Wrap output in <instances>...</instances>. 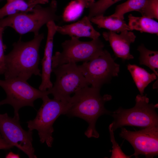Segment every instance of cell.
<instances>
[{
  "label": "cell",
  "mask_w": 158,
  "mask_h": 158,
  "mask_svg": "<svg viewBox=\"0 0 158 158\" xmlns=\"http://www.w3.org/2000/svg\"><path fill=\"white\" fill-rule=\"evenodd\" d=\"M119 136L128 141L134 150L132 155L138 158L140 155L153 158L158 154V126L145 128L132 131L122 128Z\"/></svg>",
  "instance_id": "cell-11"
},
{
  "label": "cell",
  "mask_w": 158,
  "mask_h": 158,
  "mask_svg": "<svg viewBox=\"0 0 158 158\" xmlns=\"http://www.w3.org/2000/svg\"><path fill=\"white\" fill-rule=\"evenodd\" d=\"M13 147L5 140L0 133V150H8Z\"/></svg>",
  "instance_id": "cell-26"
},
{
  "label": "cell",
  "mask_w": 158,
  "mask_h": 158,
  "mask_svg": "<svg viewBox=\"0 0 158 158\" xmlns=\"http://www.w3.org/2000/svg\"><path fill=\"white\" fill-rule=\"evenodd\" d=\"M92 22L99 28H104L116 33H119L125 30L130 31L128 26L124 20L113 16L104 15L96 16L90 19Z\"/></svg>",
  "instance_id": "cell-16"
},
{
  "label": "cell",
  "mask_w": 158,
  "mask_h": 158,
  "mask_svg": "<svg viewBox=\"0 0 158 158\" xmlns=\"http://www.w3.org/2000/svg\"><path fill=\"white\" fill-rule=\"evenodd\" d=\"M102 34L105 40L109 42L116 57L124 60L134 58L130 53V45L134 42L136 37L133 32L126 30L118 34L109 31L104 32Z\"/></svg>",
  "instance_id": "cell-13"
},
{
  "label": "cell",
  "mask_w": 158,
  "mask_h": 158,
  "mask_svg": "<svg viewBox=\"0 0 158 158\" xmlns=\"http://www.w3.org/2000/svg\"><path fill=\"white\" fill-rule=\"evenodd\" d=\"M44 38L43 34H39L30 41L24 42L20 38L13 44L12 50L5 55V79L27 81L33 75L41 76L39 50Z\"/></svg>",
  "instance_id": "cell-1"
},
{
  "label": "cell",
  "mask_w": 158,
  "mask_h": 158,
  "mask_svg": "<svg viewBox=\"0 0 158 158\" xmlns=\"http://www.w3.org/2000/svg\"><path fill=\"white\" fill-rule=\"evenodd\" d=\"M0 105H1V104H0Z\"/></svg>",
  "instance_id": "cell-30"
},
{
  "label": "cell",
  "mask_w": 158,
  "mask_h": 158,
  "mask_svg": "<svg viewBox=\"0 0 158 158\" xmlns=\"http://www.w3.org/2000/svg\"><path fill=\"white\" fill-rule=\"evenodd\" d=\"M127 69L130 73L140 95H143L145 87L157 77L154 73H150L145 69L135 64H129Z\"/></svg>",
  "instance_id": "cell-17"
},
{
  "label": "cell",
  "mask_w": 158,
  "mask_h": 158,
  "mask_svg": "<svg viewBox=\"0 0 158 158\" xmlns=\"http://www.w3.org/2000/svg\"><path fill=\"white\" fill-rule=\"evenodd\" d=\"M146 0H128L116 7L114 13L112 15L124 19V15L132 11H138L143 6Z\"/></svg>",
  "instance_id": "cell-21"
},
{
  "label": "cell",
  "mask_w": 158,
  "mask_h": 158,
  "mask_svg": "<svg viewBox=\"0 0 158 158\" xmlns=\"http://www.w3.org/2000/svg\"><path fill=\"white\" fill-rule=\"evenodd\" d=\"M142 16L158 19V0H146L143 6L138 11Z\"/></svg>",
  "instance_id": "cell-23"
},
{
  "label": "cell",
  "mask_w": 158,
  "mask_h": 158,
  "mask_svg": "<svg viewBox=\"0 0 158 158\" xmlns=\"http://www.w3.org/2000/svg\"><path fill=\"white\" fill-rule=\"evenodd\" d=\"M4 29V28L0 27V74H4L5 71L4 51L6 47L3 43L2 39Z\"/></svg>",
  "instance_id": "cell-25"
},
{
  "label": "cell",
  "mask_w": 158,
  "mask_h": 158,
  "mask_svg": "<svg viewBox=\"0 0 158 158\" xmlns=\"http://www.w3.org/2000/svg\"><path fill=\"white\" fill-rule=\"evenodd\" d=\"M56 1H51L49 5L44 7L36 5L31 12L16 14L0 19V27H9L21 35L33 32L39 34L40 28L50 21H59L61 16L56 13Z\"/></svg>",
  "instance_id": "cell-3"
},
{
  "label": "cell",
  "mask_w": 158,
  "mask_h": 158,
  "mask_svg": "<svg viewBox=\"0 0 158 158\" xmlns=\"http://www.w3.org/2000/svg\"><path fill=\"white\" fill-rule=\"evenodd\" d=\"M49 0H11L0 8V19L6 16L31 12L38 4H44Z\"/></svg>",
  "instance_id": "cell-15"
},
{
  "label": "cell",
  "mask_w": 158,
  "mask_h": 158,
  "mask_svg": "<svg viewBox=\"0 0 158 158\" xmlns=\"http://www.w3.org/2000/svg\"><path fill=\"white\" fill-rule=\"evenodd\" d=\"M0 86L6 95V98L0 102L1 105H11L14 110V116L18 118L21 108L26 106L34 107L35 100L51 94L49 89L40 90L30 85L27 81L18 79L0 80Z\"/></svg>",
  "instance_id": "cell-8"
},
{
  "label": "cell",
  "mask_w": 158,
  "mask_h": 158,
  "mask_svg": "<svg viewBox=\"0 0 158 158\" xmlns=\"http://www.w3.org/2000/svg\"><path fill=\"white\" fill-rule=\"evenodd\" d=\"M100 89L85 87L75 92L69 102L70 107L66 114L79 117L87 123L88 126L85 134L88 138L99 137L95 128L97 120L102 115L111 113L104 105L111 99L112 96L108 94L101 96Z\"/></svg>",
  "instance_id": "cell-2"
},
{
  "label": "cell",
  "mask_w": 158,
  "mask_h": 158,
  "mask_svg": "<svg viewBox=\"0 0 158 158\" xmlns=\"http://www.w3.org/2000/svg\"><path fill=\"white\" fill-rule=\"evenodd\" d=\"M85 0L87 2V3L89 4V6L90 4H92V3H94V2L95 1V0Z\"/></svg>",
  "instance_id": "cell-28"
},
{
  "label": "cell",
  "mask_w": 158,
  "mask_h": 158,
  "mask_svg": "<svg viewBox=\"0 0 158 158\" xmlns=\"http://www.w3.org/2000/svg\"><path fill=\"white\" fill-rule=\"evenodd\" d=\"M80 72L91 86L101 88L113 77L118 76L120 65L106 49L92 60L78 65Z\"/></svg>",
  "instance_id": "cell-9"
},
{
  "label": "cell",
  "mask_w": 158,
  "mask_h": 158,
  "mask_svg": "<svg viewBox=\"0 0 158 158\" xmlns=\"http://www.w3.org/2000/svg\"><path fill=\"white\" fill-rule=\"evenodd\" d=\"M128 25L130 31L135 30L141 32L155 34L158 35V23L152 18L142 16L136 17L130 14Z\"/></svg>",
  "instance_id": "cell-18"
},
{
  "label": "cell",
  "mask_w": 158,
  "mask_h": 158,
  "mask_svg": "<svg viewBox=\"0 0 158 158\" xmlns=\"http://www.w3.org/2000/svg\"><path fill=\"white\" fill-rule=\"evenodd\" d=\"M121 0H98L95 1L89 7L88 16L90 19L92 17L104 15L107 10L111 6Z\"/></svg>",
  "instance_id": "cell-22"
},
{
  "label": "cell",
  "mask_w": 158,
  "mask_h": 158,
  "mask_svg": "<svg viewBox=\"0 0 158 158\" xmlns=\"http://www.w3.org/2000/svg\"><path fill=\"white\" fill-rule=\"evenodd\" d=\"M6 158H19L18 154H15L12 152H10L6 157Z\"/></svg>",
  "instance_id": "cell-27"
},
{
  "label": "cell",
  "mask_w": 158,
  "mask_h": 158,
  "mask_svg": "<svg viewBox=\"0 0 158 158\" xmlns=\"http://www.w3.org/2000/svg\"><path fill=\"white\" fill-rule=\"evenodd\" d=\"M52 72L56 77L52 87L49 90L54 98L69 102L71 95L90 85L74 62L52 68Z\"/></svg>",
  "instance_id": "cell-7"
},
{
  "label": "cell",
  "mask_w": 158,
  "mask_h": 158,
  "mask_svg": "<svg viewBox=\"0 0 158 158\" xmlns=\"http://www.w3.org/2000/svg\"><path fill=\"white\" fill-rule=\"evenodd\" d=\"M135 101V104L133 108L125 109L120 107L112 113L114 118L112 123L114 131L124 126L144 128L158 126V115L155 111L158 104H149L147 94L137 95Z\"/></svg>",
  "instance_id": "cell-4"
},
{
  "label": "cell",
  "mask_w": 158,
  "mask_h": 158,
  "mask_svg": "<svg viewBox=\"0 0 158 158\" xmlns=\"http://www.w3.org/2000/svg\"><path fill=\"white\" fill-rule=\"evenodd\" d=\"M46 25L48 29L47 35L44 56L41 61L42 82L39 87V89L41 91L47 90L51 88L53 86L50 77L52 72L53 40L57 32L56 25L54 21L49 22Z\"/></svg>",
  "instance_id": "cell-12"
},
{
  "label": "cell",
  "mask_w": 158,
  "mask_h": 158,
  "mask_svg": "<svg viewBox=\"0 0 158 158\" xmlns=\"http://www.w3.org/2000/svg\"><path fill=\"white\" fill-rule=\"evenodd\" d=\"M89 6L85 0L72 1L65 9L62 16L63 20L69 22L76 20L80 16L84 9Z\"/></svg>",
  "instance_id": "cell-20"
},
{
  "label": "cell",
  "mask_w": 158,
  "mask_h": 158,
  "mask_svg": "<svg viewBox=\"0 0 158 158\" xmlns=\"http://www.w3.org/2000/svg\"><path fill=\"white\" fill-rule=\"evenodd\" d=\"M11 0H7V2L9 1H10Z\"/></svg>",
  "instance_id": "cell-29"
},
{
  "label": "cell",
  "mask_w": 158,
  "mask_h": 158,
  "mask_svg": "<svg viewBox=\"0 0 158 158\" xmlns=\"http://www.w3.org/2000/svg\"><path fill=\"white\" fill-rule=\"evenodd\" d=\"M43 103L35 118L27 122L29 130H37L42 143H46L51 147L54 138L53 124L61 114H66L70 107L69 102H65L55 99H51L48 95L42 98Z\"/></svg>",
  "instance_id": "cell-5"
},
{
  "label": "cell",
  "mask_w": 158,
  "mask_h": 158,
  "mask_svg": "<svg viewBox=\"0 0 158 158\" xmlns=\"http://www.w3.org/2000/svg\"><path fill=\"white\" fill-rule=\"evenodd\" d=\"M61 44L62 52H56L52 57V68L69 63L89 61L103 51L104 44L99 38L83 41L75 37Z\"/></svg>",
  "instance_id": "cell-6"
},
{
  "label": "cell",
  "mask_w": 158,
  "mask_h": 158,
  "mask_svg": "<svg viewBox=\"0 0 158 158\" xmlns=\"http://www.w3.org/2000/svg\"><path fill=\"white\" fill-rule=\"evenodd\" d=\"M112 123L110 124L109 129L111 138V141L112 144V150L111 158H130L132 155L128 156L125 154L121 150L118 144L116 142L114 135V131L112 128Z\"/></svg>",
  "instance_id": "cell-24"
},
{
  "label": "cell",
  "mask_w": 158,
  "mask_h": 158,
  "mask_svg": "<svg viewBox=\"0 0 158 158\" xmlns=\"http://www.w3.org/2000/svg\"><path fill=\"white\" fill-rule=\"evenodd\" d=\"M20 118L9 116L7 113L0 114V133L8 143L16 146L30 158H36L32 142V131L24 130L19 122Z\"/></svg>",
  "instance_id": "cell-10"
},
{
  "label": "cell",
  "mask_w": 158,
  "mask_h": 158,
  "mask_svg": "<svg viewBox=\"0 0 158 158\" xmlns=\"http://www.w3.org/2000/svg\"><path fill=\"white\" fill-rule=\"evenodd\" d=\"M57 32L63 35H68L71 37L78 39L86 37L95 39L99 38L100 34L92 25L87 16H85L76 23L62 26L56 25Z\"/></svg>",
  "instance_id": "cell-14"
},
{
  "label": "cell",
  "mask_w": 158,
  "mask_h": 158,
  "mask_svg": "<svg viewBox=\"0 0 158 158\" xmlns=\"http://www.w3.org/2000/svg\"><path fill=\"white\" fill-rule=\"evenodd\" d=\"M137 50L139 51V64L150 68L158 77V52L149 50L143 44L139 45Z\"/></svg>",
  "instance_id": "cell-19"
}]
</instances>
